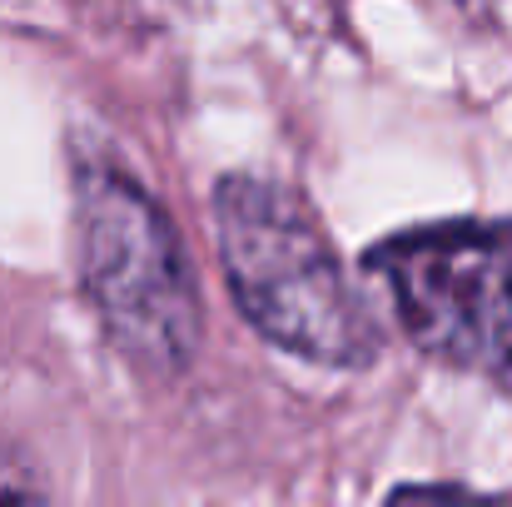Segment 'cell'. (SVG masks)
<instances>
[{
  "label": "cell",
  "mask_w": 512,
  "mask_h": 507,
  "mask_svg": "<svg viewBox=\"0 0 512 507\" xmlns=\"http://www.w3.org/2000/svg\"><path fill=\"white\" fill-rule=\"evenodd\" d=\"M214 229L229 294L269 343L329 368H358L378 353V324L289 184L264 174L219 179Z\"/></svg>",
  "instance_id": "6da1fadb"
},
{
  "label": "cell",
  "mask_w": 512,
  "mask_h": 507,
  "mask_svg": "<svg viewBox=\"0 0 512 507\" xmlns=\"http://www.w3.org/2000/svg\"><path fill=\"white\" fill-rule=\"evenodd\" d=\"M80 284L110 343L150 378H179L199 348V294L170 214L110 160L75 169Z\"/></svg>",
  "instance_id": "7a4b0ae2"
},
{
  "label": "cell",
  "mask_w": 512,
  "mask_h": 507,
  "mask_svg": "<svg viewBox=\"0 0 512 507\" xmlns=\"http://www.w3.org/2000/svg\"><path fill=\"white\" fill-rule=\"evenodd\" d=\"M408 338L468 373L512 378V224H433L368 254Z\"/></svg>",
  "instance_id": "3957f363"
},
{
  "label": "cell",
  "mask_w": 512,
  "mask_h": 507,
  "mask_svg": "<svg viewBox=\"0 0 512 507\" xmlns=\"http://www.w3.org/2000/svg\"><path fill=\"white\" fill-rule=\"evenodd\" d=\"M10 498H40V493H35L10 463H0V503H10Z\"/></svg>",
  "instance_id": "277c9868"
}]
</instances>
